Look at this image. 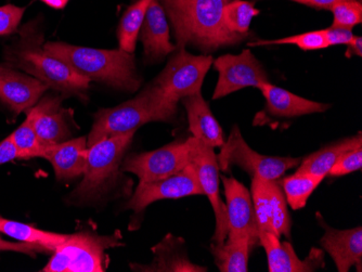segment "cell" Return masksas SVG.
<instances>
[{
	"instance_id": "83f0119b",
	"label": "cell",
	"mask_w": 362,
	"mask_h": 272,
	"mask_svg": "<svg viewBox=\"0 0 362 272\" xmlns=\"http://www.w3.org/2000/svg\"><path fill=\"white\" fill-rule=\"evenodd\" d=\"M152 0H137L124 13L117 28L119 49L134 54L137 44L138 35L146 18V10Z\"/></svg>"
},
{
	"instance_id": "e575fe53",
	"label": "cell",
	"mask_w": 362,
	"mask_h": 272,
	"mask_svg": "<svg viewBox=\"0 0 362 272\" xmlns=\"http://www.w3.org/2000/svg\"><path fill=\"white\" fill-rule=\"evenodd\" d=\"M325 35V42L327 47L337 46V45H347L353 40L354 34L351 30L347 28H337V26L331 25L330 28L322 30Z\"/></svg>"
},
{
	"instance_id": "8fae6325",
	"label": "cell",
	"mask_w": 362,
	"mask_h": 272,
	"mask_svg": "<svg viewBox=\"0 0 362 272\" xmlns=\"http://www.w3.org/2000/svg\"><path fill=\"white\" fill-rule=\"evenodd\" d=\"M213 63L219 74L218 82L214 91V100L246 87L259 88L262 85L270 83L267 73L251 50H243L237 56L225 54Z\"/></svg>"
},
{
	"instance_id": "603a6c76",
	"label": "cell",
	"mask_w": 362,
	"mask_h": 272,
	"mask_svg": "<svg viewBox=\"0 0 362 272\" xmlns=\"http://www.w3.org/2000/svg\"><path fill=\"white\" fill-rule=\"evenodd\" d=\"M257 220L260 227L272 229L278 237H291L292 221L288 202L278 180H266V198L258 212Z\"/></svg>"
},
{
	"instance_id": "60d3db41",
	"label": "cell",
	"mask_w": 362,
	"mask_h": 272,
	"mask_svg": "<svg viewBox=\"0 0 362 272\" xmlns=\"http://www.w3.org/2000/svg\"><path fill=\"white\" fill-rule=\"evenodd\" d=\"M6 70V66H0V74Z\"/></svg>"
},
{
	"instance_id": "2e32d148",
	"label": "cell",
	"mask_w": 362,
	"mask_h": 272,
	"mask_svg": "<svg viewBox=\"0 0 362 272\" xmlns=\"http://www.w3.org/2000/svg\"><path fill=\"white\" fill-rule=\"evenodd\" d=\"M49 87L40 79L6 68L0 74V101L14 114L28 112L42 99Z\"/></svg>"
},
{
	"instance_id": "1f68e13d",
	"label": "cell",
	"mask_w": 362,
	"mask_h": 272,
	"mask_svg": "<svg viewBox=\"0 0 362 272\" xmlns=\"http://www.w3.org/2000/svg\"><path fill=\"white\" fill-rule=\"evenodd\" d=\"M331 11L333 13V26L351 30L361 23L362 4L359 0H349L335 4Z\"/></svg>"
},
{
	"instance_id": "d6a6232c",
	"label": "cell",
	"mask_w": 362,
	"mask_h": 272,
	"mask_svg": "<svg viewBox=\"0 0 362 272\" xmlns=\"http://www.w3.org/2000/svg\"><path fill=\"white\" fill-rule=\"evenodd\" d=\"M362 167V147L356 148L344 153L332 166L329 174L332 177H341L357 172Z\"/></svg>"
},
{
	"instance_id": "277c9868",
	"label": "cell",
	"mask_w": 362,
	"mask_h": 272,
	"mask_svg": "<svg viewBox=\"0 0 362 272\" xmlns=\"http://www.w3.org/2000/svg\"><path fill=\"white\" fill-rule=\"evenodd\" d=\"M177 105L178 103L170 100L152 83L136 98L98 112L87 137V147L114 136L136 133L144 124L173 121L176 115Z\"/></svg>"
},
{
	"instance_id": "f35d334b",
	"label": "cell",
	"mask_w": 362,
	"mask_h": 272,
	"mask_svg": "<svg viewBox=\"0 0 362 272\" xmlns=\"http://www.w3.org/2000/svg\"><path fill=\"white\" fill-rule=\"evenodd\" d=\"M346 58L351 56H362V37L361 36H354L353 40L347 45Z\"/></svg>"
},
{
	"instance_id": "ab89813d",
	"label": "cell",
	"mask_w": 362,
	"mask_h": 272,
	"mask_svg": "<svg viewBox=\"0 0 362 272\" xmlns=\"http://www.w3.org/2000/svg\"><path fill=\"white\" fill-rule=\"evenodd\" d=\"M40 1L46 4L49 7L54 8V9L57 10L63 9L69 3V0H40Z\"/></svg>"
},
{
	"instance_id": "d4e9b609",
	"label": "cell",
	"mask_w": 362,
	"mask_h": 272,
	"mask_svg": "<svg viewBox=\"0 0 362 272\" xmlns=\"http://www.w3.org/2000/svg\"><path fill=\"white\" fill-rule=\"evenodd\" d=\"M254 245L247 237L227 240L211 245L215 265L221 272H246L250 254Z\"/></svg>"
},
{
	"instance_id": "cb8c5ba5",
	"label": "cell",
	"mask_w": 362,
	"mask_h": 272,
	"mask_svg": "<svg viewBox=\"0 0 362 272\" xmlns=\"http://www.w3.org/2000/svg\"><path fill=\"white\" fill-rule=\"evenodd\" d=\"M359 147H362V137L360 131L357 136L333 142L327 147L322 148L307 158H302V162L296 172H308V174L318 175L321 177H325L344 153Z\"/></svg>"
},
{
	"instance_id": "7c38bea8",
	"label": "cell",
	"mask_w": 362,
	"mask_h": 272,
	"mask_svg": "<svg viewBox=\"0 0 362 272\" xmlns=\"http://www.w3.org/2000/svg\"><path fill=\"white\" fill-rule=\"evenodd\" d=\"M204 196L192 164L177 174L153 182H139L135 194L128 202V208L144 212L146 206L160 200H176L191 196Z\"/></svg>"
},
{
	"instance_id": "4fadbf2b",
	"label": "cell",
	"mask_w": 362,
	"mask_h": 272,
	"mask_svg": "<svg viewBox=\"0 0 362 272\" xmlns=\"http://www.w3.org/2000/svg\"><path fill=\"white\" fill-rule=\"evenodd\" d=\"M227 211V240L247 237L254 247L259 243V228L250 191L235 178L221 177Z\"/></svg>"
},
{
	"instance_id": "6da1fadb",
	"label": "cell",
	"mask_w": 362,
	"mask_h": 272,
	"mask_svg": "<svg viewBox=\"0 0 362 272\" xmlns=\"http://www.w3.org/2000/svg\"><path fill=\"white\" fill-rule=\"evenodd\" d=\"M174 28L179 48L188 44L203 50L218 49L242 42L247 34L233 33L223 23L229 0H158Z\"/></svg>"
},
{
	"instance_id": "d590c367",
	"label": "cell",
	"mask_w": 362,
	"mask_h": 272,
	"mask_svg": "<svg viewBox=\"0 0 362 272\" xmlns=\"http://www.w3.org/2000/svg\"><path fill=\"white\" fill-rule=\"evenodd\" d=\"M16 252V253L26 254V255H35L37 253H49L46 249L40 245L30 244L25 242H9L0 237V252Z\"/></svg>"
},
{
	"instance_id": "d6986e66",
	"label": "cell",
	"mask_w": 362,
	"mask_h": 272,
	"mask_svg": "<svg viewBox=\"0 0 362 272\" xmlns=\"http://www.w3.org/2000/svg\"><path fill=\"white\" fill-rule=\"evenodd\" d=\"M87 152V137H81L47 148L40 158L52 164L57 179H73L84 174Z\"/></svg>"
},
{
	"instance_id": "9c48e42d",
	"label": "cell",
	"mask_w": 362,
	"mask_h": 272,
	"mask_svg": "<svg viewBox=\"0 0 362 272\" xmlns=\"http://www.w3.org/2000/svg\"><path fill=\"white\" fill-rule=\"evenodd\" d=\"M191 137L186 141L172 142L165 147L132 154L122 162L121 170L132 172L140 182H153L170 177L190 164Z\"/></svg>"
},
{
	"instance_id": "4dcf8cb0",
	"label": "cell",
	"mask_w": 362,
	"mask_h": 272,
	"mask_svg": "<svg viewBox=\"0 0 362 272\" xmlns=\"http://www.w3.org/2000/svg\"><path fill=\"white\" fill-rule=\"evenodd\" d=\"M270 45H294L305 52L327 48L322 30L288 36V37L280 38V40H257V42H250L249 46L260 47L270 46Z\"/></svg>"
},
{
	"instance_id": "52a82bcc",
	"label": "cell",
	"mask_w": 362,
	"mask_h": 272,
	"mask_svg": "<svg viewBox=\"0 0 362 272\" xmlns=\"http://www.w3.org/2000/svg\"><path fill=\"white\" fill-rule=\"evenodd\" d=\"M217 162L223 172L235 165L249 172L252 177L259 176L264 179L279 180L288 170L300 165L302 158L257 153L246 143L239 127L233 126L227 141L221 147Z\"/></svg>"
},
{
	"instance_id": "836d02e7",
	"label": "cell",
	"mask_w": 362,
	"mask_h": 272,
	"mask_svg": "<svg viewBox=\"0 0 362 272\" xmlns=\"http://www.w3.org/2000/svg\"><path fill=\"white\" fill-rule=\"evenodd\" d=\"M25 8L6 5L0 7V37L11 35L19 28Z\"/></svg>"
},
{
	"instance_id": "8992f818",
	"label": "cell",
	"mask_w": 362,
	"mask_h": 272,
	"mask_svg": "<svg viewBox=\"0 0 362 272\" xmlns=\"http://www.w3.org/2000/svg\"><path fill=\"white\" fill-rule=\"evenodd\" d=\"M134 135L135 133L114 136L88 148L84 178L74 191L75 196L81 200H93L113 186Z\"/></svg>"
},
{
	"instance_id": "7402d4cb",
	"label": "cell",
	"mask_w": 362,
	"mask_h": 272,
	"mask_svg": "<svg viewBox=\"0 0 362 272\" xmlns=\"http://www.w3.org/2000/svg\"><path fill=\"white\" fill-rule=\"evenodd\" d=\"M258 89L265 97L266 109L274 117L292 119L314 113H322L331 107L330 105L308 100L286 89L274 86L270 83L262 85Z\"/></svg>"
},
{
	"instance_id": "f546056e",
	"label": "cell",
	"mask_w": 362,
	"mask_h": 272,
	"mask_svg": "<svg viewBox=\"0 0 362 272\" xmlns=\"http://www.w3.org/2000/svg\"><path fill=\"white\" fill-rule=\"evenodd\" d=\"M26 119L16 131L9 135L10 139L13 142L14 147L19 152L20 158H40L42 147L36 135L34 127V119L32 115L26 112Z\"/></svg>"
},
{
	"instance_id": "ac0fdd59",
	"label": "cell",
	"mask_w": 362,
	"mask_h": 272,
	"mask_svg": "<svg viewBox=\"0 0 362 272\" xmlns=\"http://www.w3.org/2000/svg\"><path fill=\"white\" fill-rule=\"evenodd\" d=\"M139 36L149 61L160 60L176 49L170 42L168 17L158 0H152L146 10Z\"/></svg>"
},
{
	"instance_id": "74e56055",
	"label": "cell",
	"mask_w": 362,
	"mask_h": 272,
	"mask_svg": "<svg viewBox=\"0 0 362 272\" xmlns=\"http://www.w3.org/2000/svg\"><path fill=\"white\" fill-rule=\"evenodd\" d=\"M292 1L319 8V9L330 10L335 4L341 3V1H349V0H292ZM359 1H361V0H359Z\"/></svg>"
},
{
	"instance_id": "3957f363",
	"label": "cell",
	"mask_w": 362,
	"mask_h": 272,
	"mask_svg": "<svg viewBox=\"0 0 362 272\" xmlns=\"http://www.w3.org/2000/svg\"><path fill=\"white\" fill-rule=\"evenodd\" d=\"M42 44V35L36 33L34 28L24 26L19 40L6 50L8 66L24 71L63 95H81L88 90L90 81L46 52Z\"/></svg>"
},
{
	"instance_id": "4316f807",
	"label": "cell",
	"mask_w": 362,
	"mask_h": 272,
	"mask_svg": "<svg viewBox=\"0 0 362 272\" xmlns=\"http://www.w3.org/2000/svg\"><path fill=\"white\" fill-rule=\"evenodd\" d=\"M325 177L308 172H295L284 179L278 180L284 190L286 202L293 210H302L306 206L307 201L318 188Z\"/></svg>"
},
{
	"instance_id": "7a4b0ae2",
	"label": "cell",
	"mask_w": 362,
	"mask_h": 272,
	"mask_svg": "<svg viewBox=\"0 0 362 272\" xmlns=\"http://www.w3.org/2000/svg\"><path fill=\"white\" fill-rule=\"evenodd\" d=\"M44 48L90 82L95 81L130 93L138 90L141 85L134 54L122 49H95L65 42H46Z\"/></svg>"
},
{
	"instance_id": "e0dca14e",
	"label": "cell",
	"mask_w": 362,
	"mask_h": 272,
	"mask_svg": "<svg viewBox=\"0 0 362 272\" xmlns=\"http://www.w3.org/2000/svg\"><path fill=\"white\" fill-rule=\"evenodd\" d=\"M318 221L320 226L325 229V235L320 240L321 245L332 257L337 271L349 272L351 267H357L358 271H361V227L347 230H337L327 226L319 214Z\"/></svg>"
},
{
	"instance_id": "5b68a950",
	"label": "cell",
	"mask_w": 362,
	"mask_h": 272,
	"mask_svg": "<svg viewBox=\"0 0 362 272\" xmlns=\"http://www.w3.org/2000/svg\"><path fill=\"white\" fill-rule=\"evenodd\" d=\"M121 235H99L77 232L68 235L64 242L54 252L44 272H103L107 269L105 251L122 247Z\"/></svg>"
},
{
	"instance_id": "9a60e30c",
	"label": "cell",
	"mask_w": 362,
	"mask_h": 272,
	"mask_svg": "<svg viewBox=\"0 0 362 272\" xmlns=\"http://www.w3.org/2000/svg\"><path fill=\"white\" fill-rule=\"evenodd\" d=\"M259 243L265 249L269 272H313L325 267V254L316 247L302 261L292 244L281 242L274 233L260 232Z\"/></svg>"
},
{
	"instance_id": "44dd1931",
	"label": "cell",
	"mask_w": 362,
	"mask_h": 272,
	"mask_svg": "<svg viewBox=\"0 0 362 272\" xmlns=\"http://www.w3.org/2000/svg\"><path fill=\"white\" fill-rule=\"evenodd\" d=\"M188 117L189 131L192 137L204 142L209 147L221 148L225 142L223 129L214 117L209 103L204 100L202 93H195L182 99Z\"/></svg>"
},
{
	"instance_id": "484cf974",
	"label": "cell",
	"mask_w": 362,
	"mask_h": 272,
	"mask_svg": "<svg viewBox=\"0 0 362 272\" xmlns=\"http://www.w3.org/2000/svg\"><path fill=\"white\" fill-rule=\"evenodd\" d=\"M0 233L13 237L20 242L40 245L49 253H54L68 237V235L40 230L26 223L10 220L4 217H0Z\"/></svg>"
},
{
	"instance_id": "f1b7e54d",
	"label": "cell",
	"mask_w": 362,
	"mask_h": 272,
	"mask_svg": "<svg viewBox=\"0 0 362 272\" xmlns=\"http://www.w3.org/2000/svg\"><path fill=\"white\" fill-rule=\"evenodd\" d=\"M258 14L259 10L253 3L245 0L228 1L223 9V23L233 33L247 34L252 20Z\"/></svg>"
},
{
	"instance_id": "30bf717a",
	"label": "cell",
	"mask_w": 362,
	"mask_h": 272,
	"mask_svg": "<svg viewBox=\"0 0 362 272\" xmlns=\"http://www.w3.org/2000/svg\"><path fill=\"white\" fill-rule=\"evenodd\" d=\"M190 163L194 167L197 179L202 187L204 196L209 198L216 217V228L214 233L213 242H225L228 237V220L226 204L221 198V175H219L217 155L213 148L205 145L204 142L191 137Z\"/></svg>"
},
{
	"instance_id": "ffe728a7",
	"label": "cell",
	"mask_w": 362,
	"mask_h": 272,
	"mask_svg": "<svg viewBox=\"0 0 362 272\" xmlns=\"http://www.w3.org/2000/svg\"><path fill=\"white\" fill-rule=\"evenodd\" d=\"M184 240L168 235L152 249L153 263L150 265L130 264L134 271L206 272L207 268L191 263L184 249Z\"/></svg>"
},
{
	"instance_id": "8d00e7d4",
	"label": "cell",
	"mask_w": 362,
	"mask_h": 272,
	"mask_svg": "<svg viewBox=\"0 0 362 272\" xmlns=\"http://www.w3.org/2000/svg\"><path fill=\"white\" fill-rule=\"evenodd\" d=\"M16 158H20L19 152L14 147L13 142L11 141L9 136H8L6 139L0 142V165L9 163V162L13 161Z\"/></svg>"
},
{
	"instance_id": "5bb4252c",
	"label": "cell",
	"mask_w": 362,
	"mask_h": 272,
	"mask_svg": "<svg viewBox=\"0 0 362 272\" xmlns=\"http://www.w3.org/2000/svg\"><path fill=\"white\" fill-rule=\"evenodd\" d=\"M28 113L34 119L36 135L42 149L66 141L71 135L70 119L73 111L62 107L60 95L42 97Z\"/></svg>"
},
{
	"instance_id": "ba28073f",
	"label": "cell",
	"mask_w": 362,
	"mask_h": 272,
	"mask_svg": "<svg viewBox=\"0 0 362 272\" xmlns=\"http://www.w3.org/2000/svg\"><path fill=\"white\" fill-rule=\"evenodd\" d=\"M213 61L211 56H193L185 48H180L163 72L154 79L153 84L170 100L178 103L189 95L201 93Z\"/></svg>"
}]
</instances>
